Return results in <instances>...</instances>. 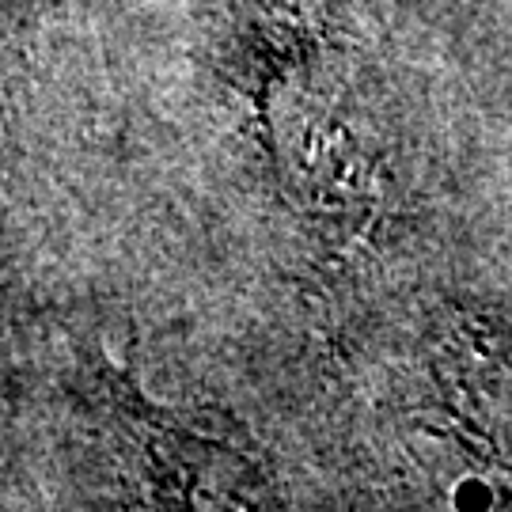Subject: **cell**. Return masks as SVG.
Here are the masks:
<instances>
[{"label":"cell","mask_w":512,"mask_h":512,"mask_svg":"<svg viewBox=\"0 0 512 512\" xmlns=\"http://www.w3.org/2000/svg\"><path fill=\"white\" fill-rule=\"evenodd\" d=\"M346 46L338 19L323 0H228L209 69L236 103L255 152L270 137L277 99Z\"/></svg>","instance_id":"1"}]
</instances>
